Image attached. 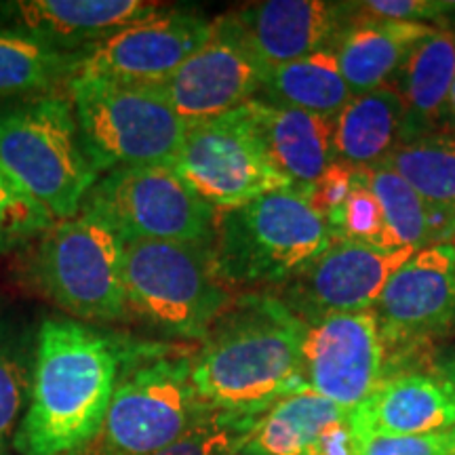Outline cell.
Returning <instances> with one entry per match:
<instances>
[{"label": "cell", "mask_w": 455, "mask_h": 455, "mask_svg": "<svg viewBox=\"0 0 455 455\" xmlns=\"http://www.w3.org/2000/svg\"><path fill=\"white\" fill-rule=\"evenodd\" d=\"M213 28L201 11L163 4L81 51L74 78L161 84L209 43Z\"/></svg>", "instance_id": "cell-12"}, {"label": "cell", "mask_w": 455, "mask_h": 455, "mask_svg": "<svg viewBox=\"0 0 455 455\" xmlns=\"http://www.w3.org/2000/svg\"><path fill=\"white\" fill-rule=\"evenodd\" d=\"M405 108L395 84L352 95L335 116V161L352 167L382 164L401 144Z\"/></svg>", "instance_id": "cell-22"}, {"label": "cell", "mask_w": 455, "mask_h": 455, "mask_svg": "<svg viewBox=\"0 0 455 455\" xmlns=\"http://www.w3.org/2000/svg\"><path fill=\"white\" fill-rule=\"evenodd\" d=\"M363 13L396 21H418L439 17L449 9H455V3H430V0H369L356 3Z\"/></svg>", "instance_id": "cell-34"}, {"label": "cell", "mask_w": 455, "mask_h": 455, "mask_svg": "<svg viewBox=\"0 0 455 455\" xmlns=\"http://www.w3.org/2000/svg\"><path fill=\"white\" fill-rule=\"evenodd\" d=\"M350 15L352 4L318 0H264L228 13L243 41L266 68L335 49Z\"/></svg>", "instance_id": "cell-16"}, {"label": "cell", "mask_w": 455, "mask_h": 455, "mask_svg": "<svg viewBox=\"0 0 455 455\" xmlns=\"http://www.w3.org/2000/svg\"><path fill=\"white\" fill-rule=\"evenodd\" d=\"M348 413L312 390L293 392L264 413L251 445L264 455H306L323 430Z\"/></svg>", "instance_id": "cell-26"}, {"label": "cell", "mask_w": 455, "mask_h": 455, "mask_svg": "<svg viewBox=\"0 0 455 455\" xmlns=\"http://www.w3.org/2000/svg\"><path fill=\"white\" fill-rule=\"evenodd\" d=\"M0 163L55 220L81 213L100 180L68 93L0 106Z\"/></svg>", "instance_id": "cell-4"}, {"label": "cell", "mask_w": 455, "mask_h": 455, "mask_svg": "<svg viewBox=\"0 0 455 455\" xmlns=\"http://www.w3.org/2000/svg\"><path fill=\"white\" fill-rule=\"evenodd\" d=\"M355 173L356 167H352V164L333 161L316 184L301 188V190L310 201L312 209L329 221L341 212L344 203L348 201L352 188H355Z\"/></svg>", "instance_id": "cell-32"}, {"label": "cell", "mask_w": 455, "mask_h": 455, "mask_svg": "<svg viewBox=\"0 0 455 455\" xmlns=\"http://www.w3.org/2000/svg\"><path fill=\"white\" fill-rule=\"evenodd\" d=\"M192 352L140 346L123 369L93 455H155L215 411L192 384Z\"/></svg>", "instance_id": "cell-6"}, {"label": "cell", "mask_w": 455, "mask_h": 455, "mask_svg": "<svg viewBox=\"0 0 455 455\" xmlns=\"http://www.w3.org/2000/svg\"><path fill=\"white\" fill-rule=\"evenodd\" d=\"M449 244H451V247H453V251H455V232H453V235H451V238H449V241H447Z\"/></svg>", "instance_id": "cell-38"}, {"label": "cell", "mask_w": 455, "mask_h": 455, "mask_svg": "<svg viewBox=\"0 0 455 455\" xmlns=\"http://www.w3.org/2000/svg\"><path fill=\"white\" fill-rule=\"evenodd\" d=\"M53 221V215L28 196L0 163V251L28 247Z\"/></svg>", "instance_id": "cell-30"}, {"label": "cell", "mask_w": 455, "mask_h": 455, "mask_svg": "<svg viewBox=\"0 0 455 455\" xmlns=\"http://www.w3.org/2000/svg\"><path fill=\"white\" fill-rule=\"evenodd\" d=\"M68 98L100 175L123 167L173 164L188 124L171 108L161 84L72 78Z\"/></svg>", "instance_id": "cell-8"}, {"label": "cell", "mask_w": 455, "mask_h": 455, "mask_svg": "<svg viewBox=\"0 0 455 455\" xmlns=\"http://www.w3.org/2000/svg\"><path fill=\"white\" fill-rule=\"evenodd\" d=\"M124 293L131 318L173 339L201 341L235 301L212 249L173 241H124Z\"/></svg>", "instance_id": "cell-7"}, {"label": "cell", "mask_w": 455, "mask_h": 455, "mask_svg": "<svg viewBox=\"0 0 455 455\" xmlns=\"http://www.w3.org/2000/svg\"><path fill=\"white\" fill-rule=\"evenodd\" d=\"M451 108H453V110H455V101H453V104H451Z\"/></svg>", "instance_id": "cell-41"}, {"label": "cell", "mask_w": 455, "mask_h": 455, "mask_svg": "<svg viewBox=\"0 0 455 455\" xmlns=\"http://www.w3.org/2000/svg\"><path fill=\"white\" fill-rule=\"evenodd\" d=\"M453 430L413 436H375L363 455H451Z\"/></svg>", "instance_id": "cell-33"}, {"label": "cell", "mask_w": 455, "mask_h": 455, "mask_svg": "<svg viewBox=\"0 0 455 455\" xmlns=\"http://www.w3.org/2000/svg\"><path fill=\"white\" fill-rule=\"evenodd\" d=\"M235 455H264V453H259L258 449H255V447L251 445V443H247V445H244V447L241 449V451L235 453Z\"/></svg>", "instance_id": "cell-37"}, {"label": "cell", "mask_w": 455, "mask_h": 455, "mask_svg": "<svg viewBox=\"0 0 455 455\" xmlns=\"http://www.w3.org/2000/svg\"><path fill=\"white\" fill-rule=\"evenodd\" d=\"M141 344L74 318H47L34 346L30 398L15 451L68 455L93 445L123 369Z\"/></svg>", "instance_id": "cell-1"}, {"label": "cell", "mask_w": 455, "mask_h": 455, "mask_svg": "<svg viewBox=\"0 0 455 455\" xmlns=\"http://www.w3.org/2000/svg\"><path fill=\"white\" fill-rule=\"evenodd\" d=\"M268 68L255 57L224 13L209 43L161 83L164 98L186 124L224 116L259 95Z\"/></svg>", "instance_id": "cell-14"}, {"label": "cell", "mask_w": 455, "mask_h": 455, "mask_svg": "<svg viewBox=\"0 0 455 455\" xmlns=\"http://www.w3.org/2000/svg\"><path fill=\"white\" fill-rule=\"evenodd\" d=\"M34 355L15 339L0 338V455L13 447L17 426L24 418L32 386Z\"/></svg>", "instance_id": "cell-29"}, {"label": "cell", "mask_w": 455, "mask_h": 455, "mask_svg": "<svg viewBox=\"0 0 455 455\" xmlns=\"http://www.w3.org/2000/svg\"><path fill=\"white\" fill-rule=\"evenodd\" d=\"M367 441L352 422L350 413L321 432L306 455H363Z\"/></svg>", "instance_id": "cell-35"}, {"label": "cell", "mask_w": 455, "mask_h": 455, "mask_svg": "<svg viewBox=\"0 0 455 455\" xmlns=\"http://www.w3.org/2000/svg\"><path fill=\"white\" fill-rule=\"evenodd\" d=\"M304 388L352 411L384 379V346L373 310L299 321Z\"/></svg>", "instance_id": "cell-13"}, {"label": "cell", "mask_w": 455, "mask_h": 455, "mask_svg": "<svg viewBox=\"0 0 455 455\" xmlns=\"http://www.w3.org/2000/svg\"><path fill=\"white\" fill-rule=\"evenodd\" d=\"M333 238L304 190L291 186L218 212L212 258L221 283L232 291L276 289L325 251Z\"/></svg>", "instance_id": "cell-3"}, {"label": "cell", "mask_w": 455, "mask_h": 455, "mask_svg": "<svg viewBox=\"0 0 455 455\" xmlns=\"http://www.w3.org/2000/svg\"><path fill=\"white\" fill-rule=\"evenodd\" d=\"M432 30L424 21L382 20L352 4L348 26L335 44L341 76L352 95L384 87L395 78L409 51Z\"/></svg>", "instance_id": "cell-20"}, {"label": "cell", "mask_w": 455, "mask_h": 455, "mask_svg": "<svg viewBox=\"0 0 455 455\" xmlns=\"http://www.w3.org/2000/svg\"><path fill=\"white\" fill-rule=\"evenodd\" d=\"M83 212L106 220L123 241H173L212 249L218 209L173 164L123 167L100 175Z\"/></svg>", "instance_id": "cell-9"}, {"label": "cell", "mask_w": 455, "mask_h": 455, "mask_svg": "<svg viewBox=\"0 0 455 455\" xmlns=\"http://www.w3.org/2000/svg\"><path fill=\"white\" fill-rule=\"evenodd\" d=\"M441 371H443V373H445V375H447V378H449V379H451V382L455 384V358H453V361H449V363H445V365H443V369H441Z\"/></svg>", "instance_id": "cell-36"}, {"label": "cell", "mask_w": 455, "mask_h": 455, "mask_svg": "<svg viewBox=\"0 0 455 455\" xmlns=\"http://www.w3.org/2000/svg\"><path fill=\"white\" fill-rule=\"evenodd\" d=\"M266 156L295 188H310L335 161V118L251 100L243 106Z\"/></svg>", "instance_id": "cell-19"}, {"label": "cell", "mask_w": 455, "mask_h": 455, "mask_svg": "<svg viewBox=\"0 0 455 455\" xmlns=\"http://www.w3.org/2000/svg\"><path fill=\"white\" fill-rule=\"evenodd\" d=\"M386 352L405 350L455 321V251L449 243L418 249L384 284L375 304Z\"/></svg>", "instance_id": "cell-15"}, {"label": "cell", "mask_w": 455, "mask_h": 455, "mask_svg": "<svg viewBox=\"0 0 455 455\" xmlns=\"http://www.w3.org/2000/svg\"><path fill=\"white\" fill-rule=\"evenodd\" d=\"M350 418L365 441L453 430L455 384L443 371L398 373L382 379Z\"/></svg>", "instance_id": "cell-17"}, {"label": "cell", "mask_w": 455, "mask_h": 455, "mask_svg": "<svg viewBox=\"0 0 455 455\" xmlns=\"http://www.w3.org/2000/svg\"><path fill=\"white\" fill-rule=\"evenodd\" d=\"M28 278L74 321H129L124 293V241L100 215L83 212L55 220L28 244Z\"/></svg>", "instance_id": "cell-5"}, {"label": "cell", "mask_w": 455, "mask_h": 455, "mask_svg": "<svg viewBox=\"0 0 455 455\" xmlns=\"http://www.w3.org/2000/svg\"><path fill=\"white\" fill-rule=\"evenodd\" d=\"M382 164L424 198L439 220V243H447L455 232V131L439 129L398 144Z\"/></svg>", "instance_id": "cell-23"}, {"label": "cell", "mask_w": 455, "mask_h": 455, "mask_svg": "<svg viewBox=\"0 0 455 455\" xmlns=\"http://www.w3.org/2000/svg\"><path fill=\"white\" fill-rule=\"evenodd\" d=\"M451 455H455V428H453V449H451Z\"/></svg>", "instance_id": "cell-40"}, {"label": "cell", "mask_w": 455, "mask_h": 455, "mask_svg": "<svg viewBox=\"0 0 455 455\" xmlns=\"http://www.w3.org/2000/svg\"><path fill=\"white\" fill-rule=\"evenodd\" d=\"M173 167L218 212L293 186L270 164L243 106L188 124Z\"/></svg>", "instance_id": "cell-10"}, {"label": "cell", "mask_w": 455, "mask_h": 455, "mask_svg": "<svg viewBox=\"0 0 455 455\" xmlns=\"http://www.w3.org/2000/svg\"><path fill=\"white\" fill-rule=\"evenodd\" d=\"M261 418L264 413L215 409L155 455H235L251 443Z\"/></svg>", "instance_id": "cell-28"}, {"label": "cell", "mask_w": 455, "mask_h": 455, "mask_svg": "<svg viewBox=\"0 0 455 455\" xmlns=\"http://www.w3.org/2000/svg\"><path fill=\"white\" fill-rule=\"evenodd\" d=\"M453 83L455 32L435 28L409 51L392 83L405 108L401 144L436 131L451 108Z\"/></svg>", "instance_id": "cell-21"}, {"label": "cell", "mask_w": 455, "mask_h": 455, "mask_svg": "<svg viewBox=\"0 0 455 455\" xmlns=\"http://www.w3.org/2000/svg\"><path fill=\"white\" fill-rule=\"evenodd\" d=\"M81 53L49 47L15 28H0V100L68 93Z\"/></svg>", "instance_id": "cell-25"}, {"label": "cell", "mask_w": 455, "mask_h": 455, "mask_svg": "<svg viewBox=\"0 0 455 455\" xmlns=\"http://www.w3.org/2000/svg\"><path fill=\"white\" fill-rule=\"evenodd\" d=\"M413 253V249L386 251L355 238H333L325 251L270 293L301 323L367 312Z\"/></svg>", "instance_id": "cell-11"}, {"label": "cell", "mask_w": 455, "mask_h": 455, "mask_svg": "<svg viewBox=\"0 0 455 455\" xmlns=\"http://www.w3.org/2000/svg\"><path fill=\"white\" fill-rule=\"evenodd\" d=\"M350 98L352 91L341 76L335 49H323L298 61L268 68L255 100L335 118Z\"/></svg>", "instance_id": "cell-24"}, {"label": "cell", "mask_w": 455, "mask_h": 455, "mask_svg": "<svg viewBox=\"0 0 455 455\" xmlns=\"http://www.w3.org/2000/svg\"><path fill=\"white\" fill-rule=\"evenodd\" d=\"M327 224L331 228L335 238H355V241L386 249V221L382 204L356 173L355 188H352L348 201Z\"/></svg>", "instance_id": "cell-31"}, {"label": "cell", "mask_w": 455, "mask_h": 455, "mask_svg": "<svg viewBox=\"0 0 455 455\" xmlns=\"http://www.w3.org/2000/svg\"><path fill=\"white\" fill-rule=\"evenodd\" d=\"M192 384L212 409L244 413L306 390L299 321L270 291L235 299L192 352Z\"/></svg>", "instance_id": "cell-2"}, {"label": "cell", "mask_w": 455, "mask_h": 455, "mask_svg": "<svg viewBox=\"0 0 455 455\" xmlns=\"http://www.w3.org/2000/svg\"><path fill=\"white\" fill-rule=\"evenodd\" d=\"M161 7L148 0H15L0 9L15 30L66 53H81Z\"/></svg>", "instance_id": "cell-18"}, {"label": "cell", "mask_w": 455, "mask_h": 455, "mask_svg": "<svg viewBox=\"0 0 455 455\" xmlns=\"http://www.w3.org/2000/svg\"><path fill=\"white\" fill-rule=\"evenodd\" d=\"M455 101V83H453V89H451V104Z\"/></svg>", "instance_id": "cell-39"}, {"label": "cell", "mask_w": 455, "mask_h": 455, "mask_svg": "<svg viewBox=\"0 0 455 455\" xmlns=\"http://www.w3.org/2000/svg\"><path fill=\"white\" fill-rule=\"evenodd\" d=\"M356 175L365 181L379 204L386 221V249H418L436 244L441 228L426 201L396 171L386 164L356 167Z\"/></svg>", "instance_id": "cell-27"}]
</instances>
